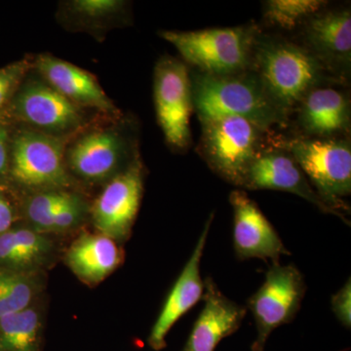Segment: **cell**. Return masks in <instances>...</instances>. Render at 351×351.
I'll use <instances>...</instances> for the list:
<instances>
[{"label": "cell", "instance_id": "52a82bcc", "mask_svg": "<svg viewBox=\"0 0 351 351\" xmlns=\"http://www.w3.org/2000/svg\"><path fill=\"white\" fill-rule=\"evenodd\" d=\"M154 96L157 121L166 142L178 149L191 145L193 110L191 76L188 66L171 56L161 58L154 68Z\"/></svg>", "mask_w": 351, "mask_h": 351}, {"label": "cell", "instance_id": "2e32d148", "mask_svg": "<svg viewBox=\"0 0 351 351\" xmlns=\"http://www.w3.org/2000/svg\"><path fill=\"white\" fill-rule=\"evenodd\" d=\"M36 68L44 82L80 107L117 114V108L91 73L51 55H40Z\"/></svg>", "mask_w": 351, "mask_h": 351}, {"label": "cell", "instance_id": "603a6c76", "mask_svg": "<svg viewBox=\"0 0 351 351\" xmlns=\"http://www.w3.org/2000/svg\"><path fill=\"white\" fill-rule=\"evenodd\" d=\"M327 3L323 0H269L263 5V18L272 27L292 31L323 11Z\"/></svg>", "mask_w": 351, "mask_h": 351}, {"label": "cell", "instance_id": "d4e9b609", "mask_svg": "<svg viewBox=\"0 0 351 351\" xmlns=\"http://www.w3.org/2000/svg\"><path fill=\"white\" fill-rule=\"evenodd\" d=\"M69 195L64 191H50L32 196L27 202L25 212L34 230L51 232L53 218Z\"/></svg>", "mask_w": 351, "mask_h": 351}, {"label": "cell", "instance_id": "3957f363", "mask_svg": "<svg viewBox=\"0 0 351 351\" xmlns=\"http://www.w3.org/2000/svg\"><path fill=\"white\" fill-rule=\"evenodd\" d=\"M160 36L179 51L182 59L198 73L228 75L253 66L260 36L254 25L215 27L193 32L165 31Z\"/></svg>", "mask_w": 351, "mask_h": 351}, {"label": "cell", "instance_id": "8fae6325", "mask_svg": "<svg viewBox=\"0 0 351 351\" xmlns=\"http://www.w3.org/2000/svg\"><path fill=\"white\" fill-rule=\"evenodd\" d=\"M16 117L39 132L56 136L82 125V112L49 84L29 80L21 87L13 101Z\"/></svg>", "mask_w": 351, "mask_h": 351}, {"label": "cell", "instance_id": "ac0fdd59", "mask_svg": "<svg viewBox=\"0 0 351 351\" xmlns=\"http://www.w3.org/2000/svg\"><path fill=\"white\" fill-rule=\"evenodd\" d=\"M297 108L298 121L309 138H335L350 130V99L334 88H314Z\"/></svg>", "mask_w": 351, "mask_h": 351}, {"label": "cell", "instance_id": "6da1fadb", "mask_svg": "<svg viewBox=\"0 0 351 351\" xmlns=\"http://www.w3.org/2000/svg\"><path fill=\"white\" fill-rule=\"evenodd\" d=\"M193 108L200 121L221 117H239L269 132L284 126V114L265 92L254 71L228 75L196 73L191 76Z\"/></svg>", "mask_w": 351, "mask_h": 351}, {"label": "cell", "instance_id": "f546056e", "mask_svg": "<svg viewBox=\"0 0 351 351\" xmlns=\"http://www.w3.org/2000/svg\"><path fill=\"white\" fill-rule=\"evenodd\" d=\"M8 167V134L0 124V175H3Z\"/></svg>", "mask_w": 351, "mask_h": 351}, {"label": "cell", "instance_id": "ba28073f", "mask_svg": "<svg viewBox=\"0 0 351 351\" xmlns=\"http://www.w3.org/2000/svg\"><path fill=\"white\" fill-rule=\"evenodd\" d=\"M11 173L27 188L68 186L71 178L64 163V142L43 132H22L14 140Z\"/></svg>", "mask_w": 351, "mask_h": 351}, {"label": "cell", "instance_id": "5bb4252c", "mask_svg": "<svg viewBox=\"0 0 351 351\" xmlns=\"http://www.w3.org/2000/svg\"><path fill=\"white\" fill-rule=\"evenodd\" d=\"M214 213L210 215L201 232L195 250L171 289L162 309L152 327L147 343L152 350L159 351L166 346V337L180 318L202 300L204 280L201 277L200 265L208 234L213 221Z\"/></svg>", "mask_w": 351, "mask_h": 351}, {"label": "cell", "instance_id": "9c48e42d", "mask_svg": "<svg viewBox=\"0 0 351 351\" xmlns=\"http://www.w3.org/2000/svg\"><path fill=\"white\" fill-rule=\"evenodd\" d=\"M144 195V167L140 158L113 177L92 206L99 233L115 241L126 240L135 223Z\"/></svg>", "mask_w": 351, "mask_h": 351}, {"label": "cell", "instance_id": "d6986e66", "mask_svg": "<svg viewBox=\"0 0 351 351\" xmlns=\"http://www.w3.org/2000/svg\"><path fill=\"white\" fill-rule=\"evenodd\" d=\"M123 253L117 242L101 233L82 234L71 243L64 262L80 281L98 285L121 265Z\"/></svg>", "mask_w": 351, "mask_h": 351}, {"label": "cell", "instance_id": "9a60e30c", "mask_svg": "<svg viewBox=\"0 0 351 351\" xmlns=\"http://www.w3.org/2000/svg\"><path fill=\"white\" fill-rule=\"evenodd\" d=\"M204 306L182 351H215L219 341L241 326L247 309L228 299L211 277L204 280Z\"/></svg>", "mask_w": 351, "mask_h": 351}, {"label": "cell", "instance_id": "277c9868", "mask_svg": "<svg viewBox=\"0 0 351 351\" xmlns=\"http://www.w3.org/2000/svg\"><path fill=\"white\" fill-rule=\"evenodd\" d=\"M276 145L291 154L323 202L350 225L345 213H350V208L343 200L351 193L350 140L302 137Z\"/></svg>", "mask_w": 351, "mask_h": 351}, {"label": "cell", "instance_id": "7402d4cb", "mask_svg": "<svg viewBox=\"0 0 351 351\" xmlns=\"http://www.w3.org/2000/svg\"><path fill=\"white\" fill-rule=\"evenodd\" d=\"M40 292V277L36 272L0 267V318L36 304Z\"/></svg>", "mask_w": 351, "mask_h": 351}, {"label": "cell", "instance_id": "e0dca14e", "mask_svg": "<svg viewBox=\"0 0 351 351\" xmlns=\"http://www.w3.org/2000/svg\"><path fill=\"white\" fill-rule=\"evenodd\" d=\"M304 48L328 69H348L351 61L350 9L321 11L304 25Z\"/></svg>", "mask_w": 351, "mask_h": 351}, {"label": "cell", "instance_id": "7c38bea8", "mask_svg": "<svg viewBox=\"0 0 351 351\" xmlns=\"http://www.w3.org/2000/svg\"><path fill=\"white\" fill-rule=\"evenodd\" d=\"M239 188L243 191H285L311 203L323 213L334 215L316 193L301 167L286 149L276 145V149H263L242 178Z\"/></svg>", "mask_w": 351, "mask_h": 351}, {"label": "cell", "instance_id": "8992f818", "mask_svg": "<svg viewBox=\"0 0 351 351\" xmlns=\"http://www.w3.org/2000/svg\"><path fill=\"white\" fill-rule=\"evenodd\" d=\"M306 291L304 277L295 265H270L262 286L245 306L251 311L257 328L252 350L263 351L271 332L294 320Z\"/></svg>", "mask_w": 351, "mask_h": 351}, {"label": "cell", "instance_id": "5b68a950", "mask_svg": "<svg viewBox=\"0 0 351 351\" xmlns=\"http://www.w3.org/2000/svg\"><path fill=\"white\" fill-rule=\"evenodd\" d=\"M200 156L221 179L239 186L256 156L265 149L269 132L239 117L202 120Z\"/></svg>", "mask_w": 351, "mask_h": 351}, {"label": "cell", "instance_id": "484cf974", "mask_svg": "<svg viewBox=\"0 0 351 351\" xmlns=\"http://www.w3.org/2000/svg\"><path fill=\"white\" fill-rule=\"evenodd\" d=\"M85 214V204L80 196L69 193L66 201L55 214L51 232H66L75 228L82 221Z\"/></svg>", "mask_w": 351, "mask_h": 351}, {"label": "cell", "instance_id": "f1b7e54d", "mask_svg": "<svg viewBox=\"0 0 351 351\" xmlns=\"http://www.w3.org/2000/svg\"><path fill=\"white\" fill-rule=\"evenodd\" d=\"M14 219L13 210L8 201L0 195V235L11 230Z\"/></svg>", "mask_w": 351, "mask_h": 351}, {"label": "cell", "instance_id": "44dd1931", "mask_svg": "<svg viewBox=\"0 0 351 351\" xmlns=\"http://www.w3.org/2000/svg\"><path fill=\"white\" fill-rule=\"evenodd\" d=\"M43 315L36 304L0 318V350L40 351Z\"/></svg>", "mask_w": 351, "mask_h": 351}, {"label": "cell", "instance_id": "83f0119b", "mask_svg": "<svg viewBox=\"0 0 351 351\" xmlns=\"http://www.w3.org/2000/svg\"><path fill=\"white\" fill-rule=\"evenodd\" d=\"M331 307L332 313L339 322L350 329L351 327V280L350 278L345 283L336 294L332 295Z\"/></svg>", "mask_w": 351, "mask_h": 351}, {"label": "cell", "instance_id": "4fadbf2b", "mask_svg": "<svg viewBox=\"0 0 351 351\" xmlns=\"http://www.w3.org/2000/svg\"><path fill=\"white\" fill-rule=\"evenodd\" d=\"M129 145L119 132L105 129L85 134L66 154L69 169L87 182L112 180L126 169Z\"/></svg>", "mask_w": 351, "mask_h": 351}, {"label": "cell", "instance_id": "4dcf8cb0", "mask_svg": "<svg viewBox=\"0 0 351 351\" xmlns=\"http://www.w3.org/2000/svg\"><path fill=\"white\" fill-rule=\"evenodd\" d=\"M0 351H1V350H0Z\"/></svg>", "mask_w": 351, "mask_h": 351}, {"label": "cell", "instance_id": "7a4b0ae2", "mask_svg": "<svg viewBox=\"0 0 351 351\" xmlns=\"http://www.w3.org/2000/svg\"><path fill=\"white\" fill-rule=\"evenodd\" d=\"M254 73L284 114L298 108L314 88L319 87L327 69L302 46L281 39L258 38L254 52Z\"/></svg>", "mask_w": 351, "mask_h": 351}, {"label": "cell", "instance_id": "cb8c5ba5", "mask_svg": "<svg viewBox=\"0 0 351 351\" xmlns=\"http://www.w3.org/2000/svg\"><path fill=\"white\" fill-rule=\"evenodd\" d=\"M125 5V2L119 0H75L69 2L68 11L80 27H105L123 13Z\"/></svg>", "mask_w": 351, "mask_h": 351}, {"label": "cell", "instance_id": "30bf717a", "mask_svg": "<svg viewBox=\"0 0 351 351\" xmlns=\"http://www.w3.org/2000/svg\"><path fill=\"white\" fill-rule=\"evenodd\" d=\"M233 209V246L239 260L262 258L272 265L290 256L276 228L243 189L230 195Z\"/></svg>", "mask_w": 351, "mask_h": 351}, {"label": "cell", "instance_id": "ffe728a7", "mask_svg": "<svg viewBox=\"0 0 351 351\" xmlns=\"http://www.w3.org/2000/svg\"><path fill=\"white\" fill-rule=\"evenodd\" d=\"M54 246L34 228H15L0 235V267L36 272L47 265Z\"/></svg>", "mask_w": 351, "mask_h": 351}, {"label": "cell", "instance_id": "4316f807", "mask_svg": "<svg viewBox=\"0 0 351 351\" xmlns=\"http://www.w3.org/2000/svg\"><path fill=\"white\" fill-rule=\"evenodd\" d=\"M27 69L29 64L23 61L0 69V108L5 104Z\"/></svg>", "mask_w": 351, "mask_h": 351}]
</instances>
